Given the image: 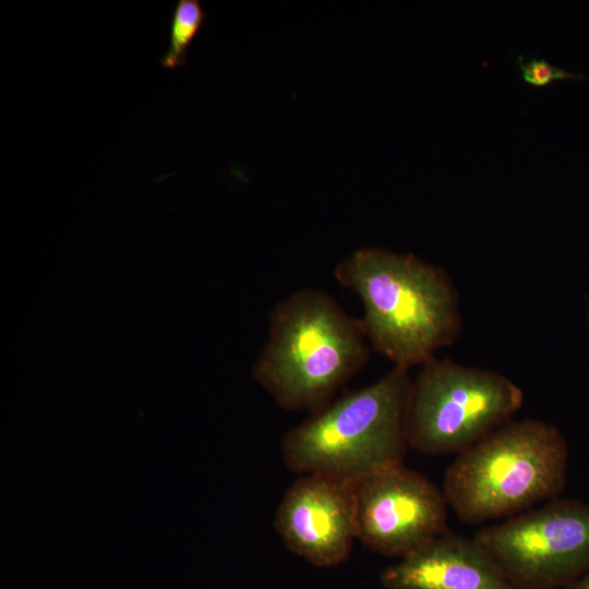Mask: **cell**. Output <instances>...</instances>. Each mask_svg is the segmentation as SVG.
Listing matches in <instances>:
<instances>
[{
	"mask_svg": "<svg viewBox=\"0 0 589 589\" xmlns=\"http://www.w3.org/2000/svg\"><path fill=\"white\" fill-rule=\"evenodd\" d=\"M587 323H588V330H589V298L587 301Z\"/></svg>",
	"mask_w": 589,
	"mask_h": 589,
	"instance_id": "13",
	"label": "cell"
},
{
	"mask_svg": "<svg viewBox=\"0 0 589 589\" xmlns=\"http://www.w3.org/2000/svg\"><path fill=\"white\" fill-rule=\"evenodd\" d=\"M568 589H589V574L573 582Z\"/></svg>",
	"mask_w": 589,
	"mask_h": 589,
	"instance_id": "12",
	"label": "cell"
},
{
	"mask_svg": "<svg viewBox=\"0 0 589 589\" xmlns=\"http://www.w3.org/2000/svg\"><path fill=\"white\" fill-rule=\"evenodd\" d=\"M360 298L370 347L394 366L422 365L461 329L459 296L444 268L412 253L362 248L334 271Z\"/></svg>",
	"mask_w": 589,
	"mask_h": 589,
	"instance_id": "1",
	"label": "cell"
},
{
	"mask_svg": "<svg viewBox=\"0 0 589 589\" xmlns=\"http://www.w3.org/2000/svg\"><path fill=\"white\" fill-rule=\"evenodd\" d=\"M386 589H521L471 539L449 530L381 573Z\"/></svg>",
	"mask_w": 589,
	"mask_h": 589,
	"instance_id": "9",
	"label": "cell"
},
{
	"mask_svg": "<svg viewBox=\"0 0 589 589\" xmlns=\"http://www.w3.org/2000/svg\"><path fill=\"white\" fill-rule=\"evenodd\" d=\"M354 489L358 540L380 554L401 558L448 531L443 491L402 464L356 480Z\"/></svg>",
	"mask_w": 589,
	"mask_h": 589,
	"instance_id": "7",
	"label": "cell"
},
{
	"mask_svg": "<svg viewBox=\"0 0 589 589\" xmlns=\"http://www.w3.org/2000/svg\"><path fill=\"white\" fill-rule=\"evenodd\" d=\"M411 380L393 366L380 380L345 393L283 437L287 468L358 480L402 464L408 445L407 404Z\"/></svg>",
	"mask_w": 589,
	"mask_h": 589,
	"instance_id": "4",
	"label": "cell"
},
{
	"mask_svg": "<svg viewBox=\"0 0 589 589\" xmlns=\"http://www.w3.org/2000/svg\"><path fill=\"white\" fill-rule=\"evenodd\" d=\"M274 525L292 553L318 567L339 565L358 539L354 481L301 474L279 503Z\"/></svg>",
	"mask_w": 589,
	"mask_h": 589,
	"instance_id": "8",
	"label": "cell"
},
{
	"mask_svg": "<svg viewBox=\"0 0 589 589\" xmlns=\"http://www.w3.org/2000/svg\"><path fill=\"white\" fill-rule=\"evenodd\" d=\"M522 402L507 376L434 356L411 381L408 445L425 455L459 454L513 420Z\"/></svg>",
	"mask_w": 589,
	"mask_h": 589,
	"instance_id": "5",
	"label": "cell"
},
{
	"mask_svg": "<svg viewBox=\"0 0 589 589\" xmlns=\"http://www.w3.org/2000/svg\"><path fill=\"white\" fill-rule=\"evenodd\" d=\"M207 14L197 0H179L170 21L169 45L160 58L166 69H177L187 63L188 50Z\"/></svg>",
	"mask_w": 589,
	"mask_h": 589,
	"instance_id": "10",
	"label": "cell"
},
{
	"mask_svg": "<svg viewBox=\"0 0 589 589\" xmlns=\"http://www.w3.org/2000/svg\"><path fill=\"white\" fill-rule=\"evenodd\" d=\"M370 350L361 318L325 291L301 289L272 310L253 375L280 408L313 414L334 400Z\"/></svg>",
	"mask_w": 589,
	"mask_h": 589,
	"instance_id": "2",
	"label": "cell"
},
{
	"mask_svg": "<svg viewBox=\"0 0 589 589\" xmlns=\"http://www.w3.org/2000/svg\"><path fill=\"white\" fill-rule=\"evenodd\" d=\"M567 461L558 429L536 419L510 420L458 454L442 491L465 524L513 517L562 492Z\"/></svg>",
	"mask_w": 589,
	"mask_h": 589,
	"instance_id": "3",
	"label": "cell"
},
{
	"mask_svg": "<svg viewBox=\"0 0 589 589\" xmlns=\"http://www.w3.org/2000/svg\"><path fill=\"white\" fill-rule=\"evenodd\" d=\"M521 589H554L589 574V504L553 498L473 538Z\"/></svg>",
	"mask_w": 589,
	"mask_h": 589,
	"instance_id": "6",
	"label": "cell"
},
{
	"mask_svg": "<svg viewBox=\"0 0 589 589\" xmlns=\"http://www.w3.org/2000/svg\"><path fill=\"white\" fill-rule=\"evenodd\" d=\"M518 68L524 82L534 87H543L556 81L584 79L580 74L555 67L538 58L526 59L519 56Z\"/></svg>",
	"mask_w": 589,
	"mask_h": 589,
	"instance_id": "11",
	"label": "cell"
}]
</instances>
